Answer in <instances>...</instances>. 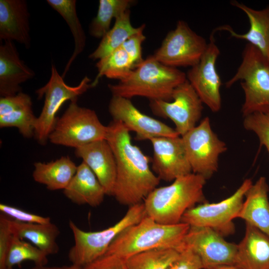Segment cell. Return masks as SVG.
Returning <instances> with one entry per match:
<instances>
[{
    "mask_svg": "<svg viewBox=\"0 0 269 269\" xmlns=\"http://www.w3.org/2000/svg\"><path fill=\"white\" fill-rule=\"evenodd\" d=\"M107 127L106 139L117 164L113 196L129 207L141 203L160 180L149 167L151 158L133 144L130 131L122 122L113 120Z\"/></svg>",
    "mask_w": 269,
    "mask_h": 269,
    "instance_id": "1",
    "label": "cell"
},
{
    "mask_svg": "<svg viewBox=\"0 0 269 269\" xmlns=\"http://www.w3.org/2000/svg\"><path fill=\"white\" fill-rule=\"evenodd\" d=\"M206 181L202 176L191 173L169 185L156 187L144 200L146 215L162 224L180 223L187 210L207 202L204 193Z\"/></svg>",
    "mask_w": 269,
    "mask_h": 269,
    "instance_id": "2",
    "label": "cell"
},
{
    "mask_svg": "<svg viewBox=\"0 0 269 269\" xmlns=\"http://www.w3.org/2000/svg\"><path fill=\"white\" fill-rule=\"evenodd\" d=\"M187 80L186 74L147 57L126 79L109 84L112 96L129 99L139 96L150 101H171L174 89Z\"/></svg>",
    "mask_w": 269,
    "mask_h": 269,
    "instance_id": "3",
    "label": "cell"
},
{
    "mask_svg": "<svg viewBox=\"0 0 269 269\" xmlns=\"http://www.w3.org/2000/svg\"><path fill=\"white\" fill-rule=\"evenodd\" d=\"M190 226L180 222L173 225L157 223L145 216L138 223L126 228L114 240L106 254L125 260L135 254L158 249L179 252Z\"/></svg>",
    "mask_w": 269,
    "mask_h": 269,
    "instance_id": "4",
    "label": "cell"
},
{
    "mask_svg": "<svg viewBox=\"0 0 269 269\" xmlns=\"http://www.w3.org/2000/svg\"><path fill=\"white\" fill-rule=\"evenodd\" d=\"M241 80L245 94L241 109L243 117L255 113H269V59L258 48L247 43L242 60L235 74L225 85L231 87Z\"/></svg>",
    "mask_w": 269,
    "mask_h": 269,
    "instance_id": "5",
    "label": "cell"
},
{
    "mask_svg": "<svg viewBox=\"0 0 269 269\" xmlns=\"http://www.w3.org/2000/svg\"><path fill=\"white\" fill-rule=\"evenodd\" d=\"M146 216L143 202L130 206L124 216L114 225L98 231H85L70 220L74 244L68 257L71 264L83 268L104 255L111 244L124 230L138 223Z\"/></svg>",
    "mask_w": 269,
    "mask_h": 269,
    "instance_id": "6",
    "label": "cell"
},
{
    "mask_svg": "<svg viewBox=\"0 0 269 269\" xmlns=\"http://www.w3.org/2000/svg\"><path fill=\"white\" fill-rule=\"evenodd\" d=\"M77 99L71 101L57 119L48 139L55 144L77 148L106 139L107 126L100 122L95 111L79 106Z\"/></svg>",
    "mask_w": 269,
    "mask_h": 269,
    "instance_id": "7",
    "label": "cell"
},
{
    "mask_svg": "<svg viewBox=\"0 0 269 269\" xmlns=\"http://www.w3.org/2000/svg\"><path fill=\"white\" fill-rule=\"evenodd\" d=\"M63 79L53 64L49 80L36 91L38 99L44 97L43 108L36 119L34 135L41 144H45L48 139L58 119L56 115L62 105L67 101L77 100L93 87L91 80L87 76L75 86L68 85Z\"/></svg>",
    "mask_w": 269,
    "mask_h": 269,
    "instance_id": "8",
    "label": "cell"
},
{
    "mask_svg": "<svg viewBox=\"0 0 269 269\" xmlns=\"http://www.w3.org/2000/svg\"><path fill=\"white\" fill-rule=\"evenodd\" d=\"M253 184L251 179H245L230 196L217 203L205 202L187 210L180 222L190 226L212 228L222 235L234 233L233 220L237 218L242 208L245 194Z\"/></svg>",
    "mask_w": 269,
    "mask_h": 269,
    "instance_id": "9",
    "label": "cell"
},
{
    "mask_svg": "<svg viewBox=\"0 0 269 269\" xmlns=\"http://www.w3.org/2000/svg\"><path fill=\"white\" fill-rule=\"evenodd\" d=\"M181 137L192 172L210 178L218 170L220 155L227 148L212 129L209 118L205 117Z\"/></svg>",
    "mask_w": 269,
    "mask_h": 269,
    "instance_id": "10",
    "label": "cell"
},
{
    "mask_svg": "<svg viewBox=\"0 0 269 269\" xmlns=\"http://www.w3.org/2000/svg\"><path fill=\"white\" fill-rule=\"evenodd\" d=\"M208 43L192 30L188 24L179 20L152 55L161 63L173 68L193 67L200 61Z\"/></svg>",
    "mask_w": 269,
    "mask_h": 269,
    "instance_id": "11",
    "label": "cell"
},
{
    "mask_svg": "<svg viewBox=\"0 0 269 269\" xmlns=\"http://www.w3.org/2000/svg\"><path fill=\"white\" fill-rule=\"evenodd\" d=\"M172 100L150 101L149 107L156 116L171 120L181 136L196 126L203 103L187 80L174 89Z\"/></svg>",
    "mask_w": 269,
    "mask_h": 269,
    "instance_id": "12",
    "label": "cell"
},
{
    "mask_svg": "<svg viewBox=\"0 0 269 269\" xmlns=\"http://www.w3.org/2000/svg\"><path fill=\"white\" fill-rule=\"evenodd\" d=\"M223 237L209 227L190 226L183 245L197 254L203 269L222 265L236 266L237 245L226 241Z\"/></svg>",
    "mask_w": 269,
    "mask_h": 269,
    "instance_id": "13",
    "label": "cell"
},
{
    "mask_svg": "<svg viewBox=\"0 0 269 269\" xmlns=\"http://www.w3.org/2000/svg\"><path fill=\"white\" fill-rule=\"evenodd\" d=\"M213 30L207 47L199 62L191 67L186 74L187 80L192 85L203 104L213 112L221 107V80L216 63L220 54L214 38Z\"/></svg>",
    "mask_w": 269,
    "mask_h": 269,
    "instance_id": "14",
    "label": "cell"
},
{
    "mask_svg": "<svg viewBox=\"0 0 269 269\" xmlns=\"http://www.w3.org/2000/svg\"><path fill=\"white\" fill-rule=\"evenodd\" d=\"M153 148L152 169L161 180L170 182L192 172L181 136L149 140Z\"/></svg>",
    "mask_w": 269,
    "mask_h": 269,
    "instance_id": "15",
    "label": "cell"
},
{
    "mask_svg": "<svg viewBox=\"0 0 269 269\" xmlns=\"http://www.w3.org/2000/svg\"><path fill=\"white\" fill-rule=\"evenodd\" d=\"M109 111L113 120L122 122L130 132H134L137 140H149L159 136H180L175 129L141 113L130 99L112 96Z\"/></svg>",
    "mask_w": 269,
    "mask_h": 269,
    "instance_id": "16",
    "label": "cell"
},
{
    "mask_svg": "<svg viewBox=\"0 0 269 269\" xmlns=\"http://www.w3.org/2000/svg\"><path fill=\"white\" fill-rule=\"evenodd\" d=\"M75 154L94 172L106 195L113 196L117 164L113 151L106 139L98 140L76 148Z\"/></svg>",
    "mask_w": 269,
    "mask_h": 269,
    "instance_id": "17",
    "label": "cell"
},
{
    "mask_svg": "<svg viewBox=\"0 0 269 269\" xmlns=\"http://www.w3.org/2000/svg\"><path fill=\"white\" fill-rule=\"evenodd\" d=\"M29 13L25 0H0V39L31 46Z\"/></svg>",
    "mask_w": 269,
    "mask_h": 269,
    "instance_id": "18",
    "label": "cell"
},
{
    "mask_svg": "<svg viewBox=\"0 0 269 269\" xmlns=\"http://www.w3.org/2000/svg\"><path fill=\"white\" fill-rule=\"evenodd\" d=\"M35 72L20 59L12 41L0 46V95L14 96L21 92L20 85L33 78Z\"/></svg>",
    "mask_w": 269,
    "mask_h": 269,
    "instance_id": "19",
    "label": "cell"
},
{
    "mask_svg": "<svg viewBox=\"0 0 269 269\" xmlns=\"http://www.w3.org/2000/svg\"><path fill=\"white\" fill-rule=\"evenodd\" d=\"M31 97L22 92L0 99V127L16 128L25 138L34 135L37 118L32 108Z\"/></svg>",
    "mask_w": 269,
    "mask_h": 269,
    "instance_id": "20",
    "label": "cell"
},
{
    "mask_svg": "<svg viewBox=\"0 0 269 269\" xmlns=\"http://www.w3.org/2000/svg\"><path fill=\"white\" fill-rule=\"evenodd\" d=\"M236 266L241 269H269V237L246 223L245 234L237 245Z\"/></svg>",
    "mask_w": 269,
    "mask_h": 269,
    "instance_id": "21",
    "label": "cell"
},
{
    "mask_svg": "<svg viewBox=\"0 0 269 269\" xmlns=\"http://www.w3.org/2000/svg\"><path fill=\"white\" fill-rule=\"evenodd\" d=\"M232 5L241 9L247 16L250 28L245 33H237L228 25L217 27L216 31H228L232 37L245 40L258 48L269 59V5L256 10L236 0L231 1Z\"/></svg>",
    "mask_w": 269,
    "mask_h": 269,
    "instance_id": "22",
    "label": "cell"
},
{
    "mask_svg": "<svg viewBox=\"0 0 269 269\" xmlns=\"http://www.w3.org/2000/svg\"><path fill=\"white\" fill-rule=\"evenodd\" d=\"M64 195L77 205L98 207L106 195L105 190L95 174L83 161L68 185L63 190Z\"/></svg>",
    "mask_w": 269,
    "mask_h": 269,
    "instance_id": "23",
    "label": "cell"
},
{
    "mask_svg": "<svg viewBox=\"0 0 269 269\" xmlns=\"http://www.w3.org/2000/svg\"><path fill=\"white\" fill-rule=\"evenodd\" d=\"M269 187L265 177H261L249 188L238 218L245 221L269 237Z\"/></svg>",
    "mask_w": 269,
    "mask_h": 269,
    "instance_id": "24",
    "label": "cell"
},
{
    "mask_svg": "<svg viewBox=\"0 0 269 269\" xmlns=\"http://www.w3.org/2000/svg\"><path fill=\"white\" fill-rule=\"evenodd\" d=\"M10 227L13 235L29 241L48 256L59 252L56 240L60 230L51 222L46 224L24 223L10 219Z\"/></svg>",
    "mask_w": 269,
    "mask_h": 269,
    "instance_id": "25",
    "label": "cell"
},
{
    "mask_svg": "<svg viewBox=\"0 0 269 269\" xmlns=\"http://www.w3.org/2000/svg\"><path fill=\"white\" fill-rule=\"evenodd\" d=\"M34 166L33 179L52 191L65 189L78 167L68 156H62L48 163L37 162Z\"/></svg>",
    "mask_w": 269,
    "mask_h": 269,
    "instance_id": "26",
    "label": "cell"
},
{
    "mask_svg": "<svg viewBox=\"0 0 269 269\" xmlns=\"http://www.w3.org/2000/svg\"><path fill=\"white\" fill-rule=\"evenodd\" d=\"M145 27V24L134 27L131 21L130 10L128 9L115 18L114 26L102 38L89 58L99 60L107 56L120 47L131 36L143 30Z\"/></svg>",
    "mask_w": 269,
    "mask_h": 269,
    "instance_id": "27",
    "label": "cell"
},
{
    "mask_svg": "<svg viewBox=\"0 0 269 269\" xmlns=\"http://www.w3.org/2000/svg\"><path fill=\"white\" fill-rule=\"evenodd\" d=\"M46 1L65 20L74 38V51L64 70L62 76L64 78L73 62L84 50L86 45V36L77 14L76 0H47Z\"/></svg>",
    "mask_w": 269,
    "mask_h": 269,
    "instance_id": "28",
    "label": "cell"
},
{
    "mask_svg": "<svg viewBox=\"0 0 269 269\" xmlns=\"http://www.w3.org/2000/svg\"><path fill=\"white\" fill-rule=\"evenodd\" d=\"M96 66L98 74L92 82L93 87L98 84L102 77L120 81L127 78L134 69L128 54L122 47L99 60Z\"/></svg>",
    "mask_w": 269,
    "mask_h": 269,
    "instance_id": "29",
    "label": "cell"
},
{
    "mask_svg": "<svg viewBox=\"0 0 269 269\" xmlns=\"http://www.w3.org/2000/svg\"><path fill=\"white\" fill-rule=\"evenodd\" d=\"M134 2L131 0H100L97 15L89 27V34L102 39L110 29L112 19L129 9Z\"/></svg>",
    "mask_w": 269,
    "mask_h": 269,
    "instance_id": "30",
    "label": "cell"
},
{
    "mask_svg": "<svg viewBox=\"0 0 269 269\" xmlns=\"http://www.w3.org/2000/svg\"><path fill=\"white\" fill-rule=\"evenodd\" d=\"M179 255L173 249H153L133 255L125 261L127 269H167Z\"/></svg>",
    "mask_w": 269,
    "mask_h": 269,
    "instance_id": "31",
    "label": "cell"
},
{
    "mask_svg": "<svg viewBox=\"0 0 269 269\" xmlns=\"http://www.w3.org/2000/svg\"><path fill=\"white\" fill-rule=\"evenodd\" d=\"M48 256L34 245L12 234L6 261L7 269H12L24 261H32L35 266L46 265Z\"/></svg>",
    "mask_w": 269,
    "mask_h": 269,
    "instance_id": "32",
    "label": "cell"
},
{
    "mask_svg": "<svg viewBox=\"0 0 269 269\" xmlns=\"http://www.w3.org/2000/svg\"><path fill=\"white\" fill-rule=\"evenodd\" d=\"M245 129L254 132L269 154V113H255L244 117Z\"/></svg>",
    "mask_w": 269,
    "mask_h": 269,
    "instance_id": "33",
    "label": "cell"
},
{
    "mask_svg": "<svg viewBox=\"0 0 269 269\" xmlns=\"http://www.w3.org/2000/svg\"><path fill=\"white\" fill-rule=\"evenodd\" d=\"M0 211L11 219L21 223L46 224L51 222L50 217L31 213L6 204H0Z\"/></svg>",
    "mask_w": 269,
    "mask_h": 269,
    "instance_id": "34",
    "label": "cell"
},
{
    "mask_svg": "<svg viewBox=\"0 0 269 269\" xmlns=\"http://www.w3.org/2000/svg\"><path fill=\"white\" fill-rule=\"evenodd\" d=\"M10 219L0 215V269H7L6 261L12 237L10 227Z\"/></svg>",
    "mask_w": 269,
    "mask_h": 269,
    "instance_id": "35",
    "label": "cell"
},
{
    "mask_svg": "<svg viewBox=\"0 0 269 269\" xmlns=\"http://www.w3.org/2000/svg\"><path fill=\"white\" fill-rule=\"evenodd\" d=\"M143 30L129 37L121 46L128 54L134 69L144 59L142 56V44L145 39Z\"/></svg>",
    "mask_w": 269,
    "mask_h": 269,
    "instance_id": "36",
    "label": "cell"
},
{
    "mask_svg": "<svg viewBox=\"0 0 269 269\" xmlns=\"http://www.w3.org/2000/svg\"><path fill=\"white\" fill-rule=\"evenodd\" d=\"M167 269H203L201 261L191 249L184 246L178 258Z\"/></svg>",
    "mask_w": 269,
    "mask_h": 269,
    "instance_id": "37",
    "label": "cell"
},
{
    "mask_svg": "<svg viewBox=\"0 0 269 269\" xmlns=\"http://www.w3.org/2000/svg\"><path fill=\"white\" fill-rule=\"evenodd\" d=\"M82 269H127L125 260L115 255L105 254Z\"/></svg>",
    "mask_w": 269,
    "mask_h": 269,
    "instance_id": "38",
    "label": "cell"
},
{
    "mask_svg": "<svg viewBox=\"0 0 269 269\" xmlns=\"http://www.w3.org/2000/svg\"><path fill=\"white\" fill-rule=\"evenodd\" d=\"M29 269H82V268L73 264H71L70 265L68 266H47L46 265H35L34 267Z\"/></svg>",
    "mask_w": 269,
    "mask_h": 269,
    "instance_id": "39",
    "label": "cell"
},
{
    "mask_svg": "<svg viewBox=\"0 0 269 269\" xmlns=\"http://www.w3.org/2000/svg\"><path fill=\"white\" fill-rule=\"evenodd\" d=\"M211 269H241L235 265H222L216 267Z\"/></svg>",
    "mask_w": 269,
    "mask_h": 269,
    "instance_id": "40",
    "label": "cell"
}]
</instances>
